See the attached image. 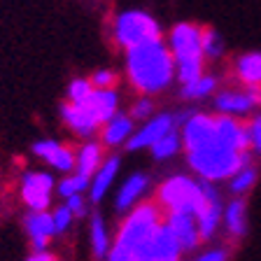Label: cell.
Segmentation results:
<instances>
[{
  "instance_id": "obj_32",
  "label": "cell",
  "mask_w": 261,
  "mask_h": 261,
  "mask_svg": "<svg viewBox=\"0 0 261 261\" xmlns=\"http://www.w3.org/2000/svg\"><path fill=\"white\" fill-rule=\"evenodd\" d=\"M59 194L65 196V198L72 194H80V187H77L75 177H68V179H63V182H59Z\"/></svg>"
},
{
  "instance_id": "obj_30",
  "label": "cell",
  "mask_w": 261,
  "mask_h": 261,
  "mask_svg": "<svg viewBox=\"0 0 261 261\" xmlns=\"http://www.w3.org/2000/svg\"><path fill=\"white\" fill-rule=\"evenodd\" d=\"M152 112H154L152 98H140V100L133 105V110H130L133 119H149V114H152Z\"/></svg>"
},
{
  "instance_id": "obj_18",
  "label": "cell",
  "mask_w": 261,
  "mask_h": 261,
  "mask_svg": "<svg viewBox=\"0 0 261 261\" xmlns=\"http://www.w3.org/2000/svg\"><path fill=\"white\" fill-rule=\"evenodd\" d=\"M224 219H226V231L233 238H243L247 231V205L243 198H233L224 207Z\"/></svg>"
},
{
  "instance_id": "obj_15",
  "label": "cell",
  "mask_w": 261,
  "mask_h": 261,
  "mask_svg": "<svg viewBox=\"0 0 261 261\" xmlns=\"http://www.w3.org/2000/svg\"><path fill=\"white\" fill-rule=\"evenodd\" d=\"M61 114H63L65 124L70 126L75 133H80V136H91L93 130L100 126L96 119H93V114L89 112L84 105L65 103V105H61Z\"/></svg>"
},
{
  "instance_id": "obj_35",
  "label": "cell",
  "mask_w": 261,
  "mask_h": 261,
  "mask_svg": "<svg viewBox=\"0 0 261 261\" xmlns=\"http://www.w3.org/2000/svg\"><path fill=\"white\" fill-rule=\"evenodd\" d=\"M110 261H133V254L119 250V247H114V250L110 252Z\"/></svg>"
},
{
  "instance_id": "obj_13",
  "label": "cell",
  "mask_w": 261,
  "mask_h": 261,
  "mask_svg": "<svg viewBox=\"0 0 261 261\" xmlns=\"http://www.w3.org/2000/svg\"><path fill=\"white\" fill-rule=\"evenodd\" d=\"M33 149H35V154L42 156L51 168H56V170H72L75 168V156H72V152L68 149V147L59 145V142L42 140V142H38V145L33 147Z\"/></svg>"
},
{
  "instance_id": "obj_36",
  "label": "cell",
  "mask_w": 261,
  "mask_h": 261,
  "mask_svg": "<svg viewBox=\"0 0 261 261\" xmlns=\"http://www.w3.org/2000/svg\"><path fill=\"white\" fill-rule=\"evenodd\" d=\"M28 261H54V256L47 254V252H35V254H33Z\"/></svg>"
},
{
  "instance_id": "obj_23",
  "label": "cell",
  "mask_w": 261,
  "mask_h": 261,
  "mask_svg": "<svg viewBox=\"0 0 261 261\" xmlns=\"http://www.w3.org/2000/svg\"><path fill=\"white\" fill-rule=\"evenodd\" d=\"M179 147H182V136H179L177 130H170V133H166L161 140H156L152 145V154H154V159L163 161V159L175 156L179 152Z\"/></svg>"
},
{
  "instance_id": "obj_31",
  "label": "cell",
  "mask_w": 261,
  "mask_h": 261,
  "mask_svg": "<svg viewBox=\"0 0 261 261\" xmlns=\"http://www.w3.org/2000/svg\"><path fill=\"white\" fill-rule=\"evenodd\" d=\"M54 217V226H56V233H61V231H65V228L70 226V219H72V212L68 210V207H59V210L51 215Z\"/></svg>"
},
{
  "instance_id": "obj_17",
  "label": "cell",
  "mask_w": 261,
  "mask_h": 261,
  "mask_svg": "<svg viewBox=\"0 0 261 261\" xmlns=\"http://www.w3.org/2000/svg\"><path fill=\"white\" fill-rule=\"evenodd\" d=\"M130 136H133V119L126 114H114L103 130V142L108 147H117L128 140Z\"/></svg>"
},
{
  "instance_id": "obj_28",
  "label": "cell",
  "mask_w": 261,
  "mask_h": 261,
  "mask_svg": "<svg viewBox=\"0 0 261 261\" xmlns=\"http://www.w3.org/2000/svg\"><path fill=\"white\" fill-rule=\"evenodd\" d=\"M89 82L93 84V89H112L117 84V75L112 70H98L93 72Z\"/></svg>"
},
{
  "instance_id": "obj_16",
  "label": "cell",
  "mask_w": 261,
  "mask_h": 261,
  "mask_svg": "<svg viewBox=\"0 0 261 261\" xmlns=\"http://www.w3.org/2000/svg\"><path fill=\"white\" fill-rule=\"evenodd\" d=\"M236 77L245 87H261V51H247L236 59Z\"/></svg>"
},
{
  "instance_id": "obj_12",
  "label": "cell",
  "mask_w": 261,
  "mask_h": 261,
  "mask_svg": "<svg viewBox=\"0 0 261 261\" xmlns=\"http://www.w3.org/2000/svg\"><path fill=\"white\" fill-rule=\"evenodd\" d=\"M117 105H119V96L114 89H93L84 108L93 114L98 124H108L117 114Z\"/></svg>"
},
{
  "instance_id": "obj_21",
  "label": "cell",
  "mask_w": 261,
  "mask_h": 261,
  "mask_svg": "<svg viewBox=\"0 0 261 261\" xmlns=\"http://www.w3.org/2000/svg\"><path fill=\"white\" fill-rule=\"evenodd\" d=\"M147 185H149V177H147V175H133V177H128L124 182V187L119 189L117 207H119V210H128V207L142 196V191L147 189Z\"/></svg>"
},
{
  "instance_id": "obj_2",
  "label": "cell",
  "mask_w": 261,
  "mask_h": 261,
  "mask_svg": "<svg viewBox=\"0 0 261 261\" xmlns=\"http://www.w3.org/2000/svg\"><path fill=\"white\" fill-rule=\"evenodd\" d=\"M187 161H189L191 170H196L203 179L219 182V179L233 177L243 166H250V154L224 145L217 138V130H215V138L210 142L201 145L198 149L187 152Z\"/></svg>"
},
{
  "instance_id": "obj_4",
  "label": "cell",
  "mask_w": 261,
  "mask_h": 261,
  "mask_svg": "<svg viewBox=\"0 0 261 261\" xmlns=\"http://www.w3.org/2000/svg\"><path fill=\"white\" fill-rule=\"evenodd\" d=\"M203 203V187L201 182L187 177V175H175L166 179L159 189V207L166 212H191L194 215Z\"/></svg>"
},
{
  "instance_id": "obj_20",
  "label": "cell",
  "mask_w": 261,
  "mask_h": 261,
  "mask_svg": "<svg viewBox=\"0 0 261 261\" xmlns=\"http://www.w3.org/2000/svg\"><path fill=\"white\" fill-rule=\"evenodd\" d=\"M117 168H119V159L117 156H110L108 161L100 166V168L96 170V177H93V185H91V201H100L105 196V191L110 189V185H112L114 175H117Z\"/></svg>"
},
{
  "instance_id": "obj_25",
  "label": "cell",
  "mask_w": 261,
  "mask_h": 261,
  "mask_svg": "<svg viewBox=\"0 0 261 261\" xmlns=\"http://www.w3.org/2000/svg\"><path fill=\"white\" fill-rule=\"evenodd\" d=\"M256 177H259V173H256V168L254 166H243V168L238 170V173L233 175V177H228L231 182V191L233 194H245V191H250L252 187H254V182H256Z\"/></svg>"
},
{
  "instance_id": "obj_7",
  "label": "cell",
  "mask_w": 261,
  "mask_h": 261,
  "mask_svg": "<svg viewBox=\"0 0 261 261\" xmlns=\"http://www.w3.org/2000/svg\"><path fill=\"white\" fill-rule=\"evenodd\" d=\"M201 187H203V203H201V207L194 212V217H196V226H198L201 240H207L215 236V231H217L219 222H222V217H224V203H222V198H219L217 189H215L207 179H203Z\"/></svg>"
},
{
  "instance_id": "obj_26",
  "label": "cell",
  "mask_w": 261,
  "mask_h": 261,
  "mask_svg": "<svg viewBox=\"0 0 261 261\" xmlns=\"http://www.w3.org/2000/svg\"><path fill=\"white\" fill-rule=\"evenodd\" d=\"M91 240H93V254L96 256H105L108 254V231L100 217H93L91 224Z\"/></svg>"
},
{
  "instance_id": "obj_1",
  "label": "cell",
  "mask_w": 261,
  "mask_h": 261,
  "mask_svg": "<svg viewBox=\"0 0 261 261\" xmlns=\"http://www.w3.org/2000/svg\"><path fill=\"white\" fill-rule=\"evenodd\" d=\"M126 72L140 93H161L175 80V59L163 40H152L126 49Z\"/></svg>"
},
{
  "instance_id": "obj_22",
  "label": "cell",
  "mask_w": 261,
  "mask_h": 261,
  "mask_svg": "<svg viewBox=\"0 0 261 261\" xmlns=\"http://www.w3.org/2000/svg\"><path fill=\"white\" fill-rule=\"evenodd\" d=\"M100 156H103V149L96 142H89V145L82 147L80 156H77V168H80V175L84 177H91L98 168H100Z\"/></svg>"
},
{
  "instance_id": "obj_10",
  "label": "cell",
  "mask_w": 261,
  "mask_h": 261,
  "mask_svg": "<svg viewBox=\"0 0 261 261\" xmlns=\"http://www.w3.org/2000/svg\"><path fill=\"white\" fill-rule=\"evenodd\" d=\"M175 117L173 114H156L152 119H147V124L142 126L140 130H133V136L128 138L126 147H128L130 152L133 149H142V147H152L156 140H161L166 133L175 130Z\"/></svg>"
},
{
  "instance_id": "obj_29",
  "label": "cell",
  "mask_w": 261,
  "mask_h": 261,
  "mask_svg": "<svg viewBox=\"0 0 261 261\" xmlns=\"http://www.w3.org/2000/svg\"><path fill=\"white\" fill-rule=\"evenodd\" d=\"M247 133H250V147L256 154H261V114L252 117V121L247 124Z\"/></svg>"
},
{
  "instance_id": "obj_11",
  "label": "cell",
  "mask_w": 261,
  "mask_h": 261,
  "mask_svg": "<svg viewBox=\"0 0 261 261\" xmlns=\"http://www.w3.org/2000/svg\"><path fill=\"white\" fill-rule=\"evenodd\" d=\"M163 224L168 226V231L175 236V240L179 243L182 252L194 250L196 245L201 243L198 236V226H196V217L191 212H168Z\"/></svg>"
},
{
  "instance_id": "obj_5",
  "label": "cell",
  "mask_w": 261,
  "mask_h": 261,
  "mask_svg": "<svg viewBox=\"0 0 261 261\" xmlns=\"http://www.w3.org/2000/svg\"><path fill=\"white\" fill-rule=\"evenodd\" d=\"M114 40L124 49H130L142 42L161 40V26L152 14H147L142 10L121 12L114 21Z\"/></svg>"
},
{
  "instance_id": "obj_3",
  "label": "cell",
  "mask_w": 261,
  "mask_h": 261,
  "mask_svg": "<svg viewBox=\"0 0 261 261\" xmlns=\"http://www.w3.org/2000/svg\"><path fill=\"white\" fill-rule=\"evenodd\" d=\"M161 224H163V210L159 207V203H142L121 224L114 247L133 254Z\"/></svg>"
},
{
  "instance_id": "obj_14",
  "label": "cell",
  "mask_w": 261,
  "mask_h": 261,
  "mask_svg": "<svg viewBox=\"0 0 261 261\" xmlns=\"http://www.w3.org/2000/svg\"><path fill=\"white\" fill-rule=\"evenodd\" d=\"M26 228L28 233L33 238V245H35V250L42 252L47 247L49 238L56 233V226H54V217L49 215V212H33L26 217Z\"/></svg>"
},
{
  "instance_id": "obj_19",
  "label": "cell",
  "mask_w": 261,
  "mask_h": 261,
  "mask_svg": "<svg viewBox=\"0 0 261 261\" xmlns=\"http://www.w3.org/2000/svg\"><path fill=\"white\" fill-rule=\"evenodd\" d=\"M217 84H219L217 77H215V75H205V72H203L198 80L182 84L179 96L185 98V100H201V98H207V96H212V93L217 91Z\"/></svg>"
},
{
  "instance_id": "obj_33",
  "label": "cell",
  "mask_w": 261,
  "mask_h": 261,
  "mask_svg": "<svg viewBox=\"0 0 261 261\" xmlns=\"http://www.w3.org/2000/svg\"><path fill=\"white\" fill-rule=\"evenodd\" d=\"M65 207H68L72 215H84V201H82L80 194L68 196V205H65Z\"/></svg>"
},
{
  "instance_id": "obj_27",
  "label": "cell",
  "mask_w": 261,
  "mask_h": 261,
  "mask_svg": "<svg viewBox=\"0 0 261 261\" xmlns=\"http://www.w3.org/2000/svg\"><path fill=\"white\" fill-rule=\"evenodd\" d=\"M91 91H93V84L89 80H75L68 87V98L75 105H84L89 100V96H91Z\"/></svg>"
},
{
  "instance_id": "obj_24",
  "label": "cell",
  "mask_w": 261,
  "mask_h": 261,
  "mask_svg": "<svg viewBox=\"0 0 261 261\" xmlns=\"http://www.w3.org/2000/svg\"><path fill=\"white\" fill-rule=\"evenodd\" d=\"M201 47H203V56L210 61H217L224 56V40L215 28H203L201 33Z\"/></svg>"
},
{
  "instance_id": "obj_34",
  "label": "cell",
  "mask_w": 261,
  "mask_h": 261,
  "mask_svg": "<svg viewBox=\"0 0 261 261\" xmlns=\"http://www.w3.org/2000/svg\"><path fill=\"white\" fill-rule=\"evenodd\" d=\"M196 261H228V252L226 250H210L205 254H201Z\"/></svg>"
},
{
  "instance_id": "obj_8",
  "label": "cell",
  "mask_w": 261,
  "mask_h": 261,
  "mask_svg": "<svg viewBox=\"0 0 261 261\" xmlns=\"http://www.w3.org/2000/svg\"><path fill=\"white\" fill-rule=\"evenodd\" d=\"M261 105V87H245V89H224L215 96V110L222 114L240 117L252 112Z\"/></svg>"
},
{
  "instance_id": "obj_9",
  "label": "cell",
  "mask_w": 261,
  "mask_h": 261,
  "mask_svg": "<svg viewBox=\"0 0 261 261\" xmlns=\"http://www.w3.org/2000/svg\"><path fill=\"white\" fill-rule=\"evenodd\" d=\"M51 189H54V179L47 173H26L23 175V187L21 196L28 207L33 212H42L49 207V198H51Z\"/></svg>"
},
{
  "instance_id": "obj_6",
  "label": "cell",
  "mask_w": 261,
  "mask_h": 261,
  "mask_svg": "<svg viewBox=\"0 0 261 261\" xmlns=\"http://www.w3.org/2000/svg\"><path fill=\"white\" fill-rule=\"evenodd\" d=\"M201 33L203 28L196 23L182 21L175 23L170 28V51H173L175 63H187V61H205L203 56V47H201Z\"/></svg>"
}]
</instances>
